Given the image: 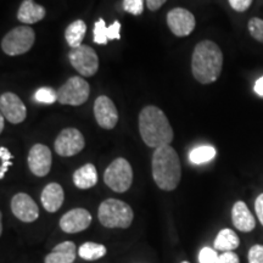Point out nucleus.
Instances as JSON below:
<instances>
[{"instance_id": "nucleus-1", "label": "nucleus", "mask_w": 263, "mask_h": 263, "mask_svg": "<svg viewBox=\"0 0 263 263\" xmlns=\"http://www.w3.org/2000/svg\"><path fill=\"white\" fill-rule=\"evenodd\" d=\"M139 132L141 139L150 147L170 145L173 140V129L166 115L157 106L149 105L139 114Z\"/></svg>"}, {"instance_id": "nucleus-2", "label": "nucleus", "mask_w": 263, "mask_h": 263, "mask_svg": "<svg viewBox=\"0 0 263 263\" xmlns=\"http://www.w3.org/2000/svg\"><path fill=\"white\" fill-rule=\"evenodd\" d=\"M223 54L216 43L202 41L193 51V76L201 84H210L217 81L222 72Z\"/></svg>"}, {"instance_id": "nucleus-3", "label": "nucleus", "mask_w": 263, "mask_h": 263, "mask_svg": "<svg viewBox=\"0 0 263 263\" xmlns=\"http://www.w3.org/2000/svg\"><path fill=\"white\" fill-rule=\"evenodd\" d=\"M153 177L156 185L166 192H172L178 186L182 167L178 154L171 145L157 147L154 153Z\"/></svg>"}, {"instance_id": "nucleus-4", "label": "nucleus", "mask_w": 263, "mask_h": 263, "mask_svg": "<svg viewBox=\"0 0 263 263\" xmlns=\"http://www.w3.org/2000/svg\"><path fill=\"white\" fill-rule=\"evenodd\" d=\"M98 218L106 228L126 229L133 222L134 213L132 207L124 201L107 199L99 206Z\"/></svg>"}, {"instance_id": "nucleus-5", "label": "nucleus", "mask_w": 263, "mask_h": 263, "mask_svg": "<svg viewBox=\"0 0 263 263\" xmlns=\"http://www.w3.org/2000/svg\"><path fill=\"white\" fill-rule=\"evenodd\" d=\"M35 41V33L29 26H18L2 39V50L9 57H17L31 50Z\"/></svg>"}, {"instance_id": "nucleus-6", "label": "nucleus", "mask_w": 263, "mask_h": 263, "mask_svg": "<svg viewBox=\"0 0 263 263\" xmlns=\"http://www.w3.org/2000/svg\"><path fill=\"white\" fill-rule=\"evenodd\" d=\"M104 182L114 192H127L133 182V170L130 163L123 157L114 160L105 171Z\"/></svg>"}, {"instance_id": "nucleus-7", "label": "nucleus", "mask_w": 263, "mask_h": 263, "mask_svg": "<svg viewBox=\"0 0 263 263\" xmlns=\"http://www.w3.org/2000/svg\"><path fill=\"white\" fill-rule=\"evenodd\" d=\"M90 94V87L87 81L82 77H71L58 90V101L62 105L80 106L88 100Z\"/></svg>"}, {"instance_id": "nucleus-8", "label": "nucleus", "mask_w": 263, "mask_h": 263, "mask_svg": "<svg viewBox=\"0 0 263 263\" xmlns=\"http://www.w3.org/2000/svg\"><path fill=\"white\" fill-rule=\"evenodd\" d=\"M71 65L78 73L83 77H91L99 70V58L97 51L89 45H80L78 48L72 49L70 54Z\"/></svg>"}, {"instance_id": "nucleus-9", "label": "nucleus", "mask_w": 263, "mask_h": 263, "mask_svg": "<svg viewBox=\"0 0 263 263\" xmlns=\"http://www.w3.org/2000/svg\"><path fill=\"white\" fill-rule=\"evenodd\" d=\"M85 146L83 134L76 128L61 130L55 140V151L62 157H71L81 153Z\"/></svg>"}, {"instance_id": "nucleus-10", "label": "nucleus", "mask_w": 263, "mask_h": 263, "mask_svg": "<svg viewBox=\"0 0 263 263\" xmlns=\"http://www.w3.org/2000/svg\"><path fill=\"white\" fill-rule=\"evenodd\" d=\"M167 25L177 37H186L195 28V17L189 10L176 8L167 14Z\"/></svg>"}, {"instance_id": "nucleus-11", "label": "nucleus", "mask_w": 263, "mask_h": 263, "mask_svg": "<svg viewBox=\"0 0 263 263\" xmlns=\"http://www.w3.org/2000/svg\"><path fill=\"white\" fill-rule=\"evenodd\" d=\"M94 116L104 129H114L118 122V111L114 101L106 95H100L94 103Z\"/></svg>"}, {"instance_id": "nucleus-12", "label": "nucleus", "mask_w": 263, "mask_h": 263, "mask_svg": "<svg viewBox=\"0 0 263 263\" xmlns=\"http://www.w3.org/2000/svg\"><path fill=\"white\" fill-rule=\"evenodd\" d=\"M0 111L10 123H22L27 116V108L17 95L14 93H4L0 97Z\"/></svg>"}, {"instance_id": "nucleus-13", "label": "nucleus", "mask_w": 263, "mask_h": 263, "mask_svg": "<svg viewBox=\"0 0 263 263\" xmlns=\"http://www.w3.org/2000/svg\"><path fill=\"white\" fill-rule=\"evenodd\" d=\"M27 161L29 170L34 176L45 177L51 168V151L47 145L35 144L29 150Z\"/></svg>"}, {"instance_id": "nucleus-14", "label": "nucleus", "mask_w": 263, "mask_h": 263, "mask_svg": "<svg viewBox=\"0 0 263 263\" xmlns=\"http://www.w3.org/2000/svg\"><path fill=\"white\" fill-rule=\"evenodd\" d=\"M11 211L16 218L25 223H32L39 217V209L28 194L18 193L11 200Z\"/></svg>"}, {"instance_id": "nucleus-15", "label": "nucleus", "mask_w": 263, "mask_h": 263, "mask_svg": "<svg viewBox=\"0 0 263 263\" xmlns=\"http://www.w3.org/2000/svg\"><path fill=\"white\" fill-rule=\"evenodd\" d=\"M91 215L85 209H73L66 212L60 219V228L68 234L83 232L90 226Z\"/></svg>"}, {"instance_id": "nucleus-16", "label": "nucleus", "mask_w": 263, "mask_h": 263, "mask_svg": "<svg viewBox=\"0 0 263 263\" xmlns=\"http://www.w3.org/2000/svg\"><path fill=\"white\" fill-rule=\"evenodd\" d=\"M232 221L236 229L244 233L251 232L256 227L255 217L250 212L244 201H236L234 203L232 210Z\"/></svg>"}, {"instance_id": "nucleus-17", "label": "nucleus", "mask_w": 263, "mask_h": 263, "mask_svg": "<svg viewBox=\"0 0 263 263\" xmlns=\"http://www.w3.org/2000/svg\"><path fill=\"white\" fill-rule=\"evenodd\" d=\"M42 205L48 212L54 213L60 210L65 200L64 189L60 184L58 183H49L44 189H43L42 195Z\"/></svg>"}, {"instance_id": "nucleus-18", "label": "nucleus", "mask_w": 263, "mask_h": 263, "mask_svg": "<svg viewBox=\"0 0 263 263\" xmlns=\"http://www.w3.org/2000/svg\"><path fill=\"white\" fill-rule=\"evenodd\" d=\"M44 6L37 4L34 0H24L17 11V20L25 25H33L45 17Z\"/></svg>"}, {"instance_id": "nucleus-19", "label": "nucleus", "mask_w": 263, "mask_h": 263, "mask_svg": "<svg viewBox=\"0 0 263 263\" xmlns=\"http://www.w3.org/2000/svg\"><path fill=\"white\" fill-rule=\"evenodd\" d=\"M77 256V249L73 241H64L55 246L45 257V263H72Z\"/></svg>"}, {"instance_id": "nucleus-20", "label": "nucleus", "mask_w": 263, "mask_h": 263, "mask_svg": "<svg viewBox=\"0 0 263 263\" xmlns=\"http://www.w3.org/2000/svg\"><path fill=\"white\" fill-rule=\"evenodd\" d=\"M120 29L121 24L118 21H115L111 26H106L103 18H99L94 25V42L97 44L105 45L108 41L114 39H120Z\"/></svg>"}, {"instance_id": "nucleus-21", "label": "nucleus", "mask_w": 263, "mask_h": 263, "mask_svg": "<svg viewBox=\"0 0 263 263\" xmlns=\"http://www.w3.org/2000/svg\"><path fill=\"white\" fill-rule=\"evenodd\" d=\"M73 183L78 189H90L97 185L98 172L93 163H87L73 173Z\"/></svg>"}, {"instance_id": "nucleus-22", "label": "nucleus", "mask_w": 263, "mask_h": 263, "mask_svg": "<svg viewBox=\"0 0 263 263\" xmlns=\"http://www.w3.org/2000/svg\"><path fill=\"white\" fill-rule=\"evenodd\" d=\"M240 245L239 236L232 229H222L215 239V250L229 252L238 249Z\"/></svg>"}, {"instance_id": "nucleus-23", "label": "nucleus", "mask_w": 263, "mask_h": 263, "mask_svg": "<svg viewBox=\"0 0 263 263\" xmlns=\"http://www.w3.org/2000/svg\"><path fill=\"white\" fill-rule=\"evenodd\" d=\"M85 32H87V25L82 20H77V21L72 22V24L66 28L65 31V39L67 44L70 45L72 49L78 48L82 45L83 38L85 37Z\"/></svg>"}, {"instance_id": "nucleus-24", "label": "nucleus", "mask_w": 263, "mask_h": 263, "mask_svg": "<svg viewBox=\"0 0 263 263\" xmlns=\"http://www.w3.org/2000/svg\"><path fill=\"white\" fill-rule=\"evenodd\" d=\"M78 255L85 261H95L106 255V248L103 244L88 241L81 246L78 250Z\"/></svg>"}, {"instance_id": "nucleus-25", "label": "nucleus", "mask_w": 263, "mask_h": 263, "mask_svg": "<svg viewBox=\"0 0 263 263\" xmlns=\"http://www.w3.org/2000/svg\"><path fill=\"white\" fill-rule=\"evenodd\" d=\"M216 149L211 145H201L193 149L189 154L190 162L194 164L206 163L215 159Z\"/></svg>"}, {"instance_id": "nucleus-26", "label": "nucleus", "mask_w": 263, "mask_h": 263, "mask_svg": "<svg viewBox=\"0 0 263 263\" xmlns=\"http://www.w3.org/2000/svg\"><path fill=\"white\" fill-rule=\"evenodd\" d=\"M34 100L41 104H54L58 100V91L48 87H43L34 94Z\"/></svg>"}, {"instance_id": "nucleus-27", "label": "nucleus", "mask_w": 263, "mask_h": 263, "mask_svg": "<svg viewBox=\"0 0 263 263\" xmlns=\"http://www.w3.org/2000/svg\"><path fill=\"white\" fill-rule=\"evenodd\" d=\"M248 28L250 34L252 35V38H255L259 43H263V20L258 17H252L249 21Z\"/></svg>"}, {"instance_id": "nucleus-28", "label": "nucleus", "mask_w": 263, "mask_h": 263, "mask_svg": "<svg viewBox=\"0 0 263 263\" xmlns=\"http://www.w3.org/2000/svg\"><path fill=\"white\" fill-rule=\"evenodd\" d=\"M11 160H12V155L9 151L8 147L5 146L0 147V161H2V166H0V179L4 178L5 173L8 172L9 167L12 164Z\"/></svg>"}, {"instance_id": "nucleus-29", "label": "nucleus", "mask_w": 263, "mask_h": 263, "mask_svg": "<svg viewBox=\"0 0 263 263\" xmlns=\"http://www.w3.org/2000/svg\"><path fill=\"white\" fill-rule=\"evenodd\" d=\"M123 9L132 15H141L144 11V0H123Z\"/></svg>"}, {"instance_id": "nucleus-30", "label": "nucleus", "mask_w": 263, "mask_h": 263, "mask_svg": "<svg viewBox=\"0 0 263 263\" xmlns=\"http://www.w3.org/2000/svg\"><path fill=\"white\" fill-rule=\"evenodd\" d=\"M217 250L211 248H203L199 254V262L200 263H217L218 261V254Z\"/></svg>"}, {"instance_id": "nucleus-31", "label": "nucleus", "mask_w": 263, "mask_h": 263, "mask_svg": "<svg viewBox=\"0 0 263 263\" xmlns=\"http://www.w3.org/2000/svg\"><path fill=\"white\" fill-rule=\"evenodd\" d=\"M249 263H263V245H254L249 250Z\"/></svg>"}, {"instance_id": "nucleus-32", "label": "nucleus", "mask_w": 263, "mask_h": 263, "mask_svg": "<svg viewBox=\"0 0 263 263\" xmlns=\"http://www.w3.org/2000/svg\"><path fill=\"white\" fill-rule=\"evenodd\" d=\"M230 6L238 12H244L252 4V0H228Z\"/></svg>"}, {"instance_id": "nucleus-33", "label": "nucleus", "mask_w": 263, "mask_h": 263, "mask_svg": "<svg viewBox=\"0 0 263 263\" xmlns=\"http://www.w3.org/2000/svg\"><path fill=\"white\" fill-rule=\"evenodd\" d=\"M217 263H240V259L238 255L234 254V252H223L222 255H219L218 261Z\"/></svg>"}, {"instance_id": "nucleus-34", "label": "nucleus", "mask_w": 263, "mask_h": 263, "mask_svg": "<svg viewBox=\"0 0 263 263\" xmlns=\"http://www.w3.org/2000/svg\"><path fill=\"white\" fill-rule=\"evenodd\" d=\"M255 211L257 215L259 222L263 226V194H259L255 202Z\"/></svg>"}, {"instance_id": "nucleus-35", "label": "nucleus", "mask_w": 263, "mask_h": 263, "mask_svg": "<svg viewBox=\"0 0 263 263\" xmlns=\"http://www.w3.org/2000/svg\"><path fill=\"white\" fill-rule=\"evenodd\" d=\"M167 0H146V6L151 11H156L162 6Z\"/></svg>"}, {"instance_id": "nucleus-36", "label": "nucleus", "mask_w": 263, "mask_h": 263, "mask_svg": "<svg viewBox=\"0 0 263 263\" xmlns=\"http://www.w3.org/2000/svg\"><path fill=\"white\" fill-rule=\"evenodd\" d=\"M254 89L256 91V94H258L259 97H263V77L258 78V80L256 81Z\"/></svg>"}, {"instance_id": "nucleus-37", "label": "nucleus", "mask_w": 263, "mask_h": 263, "mask_svg": "<svg viewBox=\"0 0 263 263\" xmlns=\"http://www.w3.org/2000/svg\"><path fill=\"white\" fill-rule=\"evenodd\" d=\"M4 122H5V117L2 116L0 117V132L4 130Z\"/></svg>"}, {"instance_id": "nucleus-38", "label": "nucleus", "mask_w": 263, "mask_h": 263, "mask_svg": "<svg viewBox=\"0 0 263 263\" xmlns=\"http://www.w3.org/2000/svg\"><path fill=\"white\" fill-rule=\"evenodd\" d=\"M182 263H190V262H186V261H184V262H182Z\"/></svg>"}]
</instances>
